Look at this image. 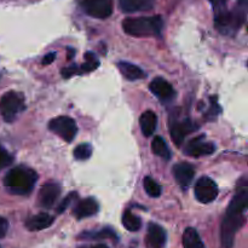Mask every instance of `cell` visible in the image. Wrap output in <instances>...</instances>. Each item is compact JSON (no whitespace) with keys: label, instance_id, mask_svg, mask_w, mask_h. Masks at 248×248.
Returning a JSON list of instances; mask_svg holds the SVG:
<instances>
[{"label":"cell","instance_id":"5b68a950","mask_svg":"<svg viewBox=\"0 0 248 248\" xmlns=\"http://www.w3.org/2000/svg\"><path fill=\"white\" fill-rule=\"evenodd\" d=\"M48 128L68 143L72 142L78 133L77 123L69 116H57L52 119L48 123Z\"/></svg>","mask_w":248,"mask_h":248},{"label":"cell","instance_id":"83f0119b","mask_svg":"<svg viewBox=\"0 0 248 248\" xmlns=\"http://www.w3.org/2000/svg\"><path fill=\"white\" fill-rule=\"evenodd\" d=\"M77 196H78V194H77V193H70L69 195H68L67 198H65L64 200L62 201V203H61V205L58 206V208H57V212H58V213H62L63 211H64L65 208L68 207V205H69V203L72 202V200H73V199H75V198H77Z\"/></svg>","mask_w":248,"mask_h":248},{"label":"cell","instance_id":"52a82bcc","mask_svg":"<svg viewBox=\"0 0 248 248\" xmlns=\"http://www.w3.org/2000/svg\"><path fill=\"white\" fill-rule=\"evenodd\" d=\"M82 9L94 18H107L113 12V0H82Z\"/></svg>","mask_w":248,"mask_h":248},{"label":"cell","instance_id":"4316f807","mask_svg":"<svg viewBox=\"0 0 248 248\" xmlns=\"http://www.w3.org/2000/svg\"><path fill=\"white\" fill-rule=\"evenodd\" d=\"M75 74H80L79 65H77V64L69 65V67L62 69V77L65 78V79H69V78H72L73 75H75Z\"/></svg>","mask_w":248,"mask_h":248},{"label":"cell","instance_id":"ba28073f","mask_svg":"<svg viewBox=\"0 0 248 248\" xmlns=\"http://www.w3.org/2000/svg\"><path fill=\"white\" fill-rule=\"evenodd\" d=\"M193 130V123L189 119H186V120L182 121L176 118L170 119V132H171L172 140H173V142L178 147L184 142L186 136Z\"/></svg>","mask_w":248,"mask_h":248},{"label":"cell","instance_id":"d4e9b609","mask_svg":"<svg viewBox=\"0 0 248 248\" xmlns=\"http://www.w3.org/2000/svg\"><path fill=\"white\" fill-rule=\"evenodd\" d=\"M73 154L77 160H87L92 155V147L87 143H84V144L78 145Z\"/></svg>","mask_w":248,"mask_h":248},{"label":"cell","instance_id":"e0dca14e","mask_svg":"<svg viewBox=\"0 0 248 248\" xmlns=\"http://www.w3.org/2000/svg\"><path fill=\"white\" fill-rule=\"evenodd\" d=\"M140 130H142L143 135L145 137H150L153 133L155 132L156 130V125H157V118L156 114L152 110H147L142 114L140 119Z\"/></svg>","mask_w":248,"mask_h":248},{"label":"cell","instance_id":"7a4b0ae2","mask_svg":"<svg viewBox=\"0 0 248 248\" xmlns=\"http://www.w3.org/2000/svg\"><path fill=\"white\" fill-rule=\"evenodd\" d=\"M38 174L34 170L26 166H17L7 172L4 178L5 188L15 195H27L35 186Z\"/></svg>","mask_w":248,"mask_h":248},{"label":"cell","instance_id":"7402d4cb","mask_svg":"<svg viewBox=\"0 0 248 248\" xmlns=\"http://www.w3.org/2000/svg\"><path fill=\"white\" fill-rule=\"evenodd\" d=\"M98 65H99V61L97 60L96 56H94L92 52H86V55H85L84 64L80 65L79 67L80 74H81V73L92 72V70L97 69V68H98Z\"/></svg>","mask_w":248,"mask_h":248},{"label":"cell","instance_id":"4fadbf2b","mask_svg":"<svg viewBox=\"0 0 248 248\" xmlns=\"http://www.w3.org/2000/svg\"><path fill=\"white\" fill-rule=\"evenodd\" d=\"M173 174L179 186L186 190L191 184V182H193L195 171H194V167L191 165L182 162V164H177L173 167Z\"/></svg>","mask_w":248,"mask_h":248},{"label":"cell","instance_id":"ffe728a7","mask_svg":"<svg viewBox=\"0 0 248 248\" xmlns=\"http://www.w3.org/2000/svg\"><path fill=\"white\" fill-rule=\"evenodd\" d=\"M152 148H153V152L157 155V156L162 157L165 160H170L171 159V150L170 148L167 147L166 142H165L164 138L161 137H155L153 140L152 143Z\"/></svg>","mask_w":248,"mask_h":248},{"label":"cell","instance_id":"7c38bea8","mask_svg":"<svg viewBox=\"0 0 248 248\" xmlns=\"http://www.w3.org/2000/svg\"><path fill=\"white\" fill-rule=\"evenodd\" d=\"M149 89L160 101H171L174 97V90L169 81L162 78H155L149 85Z\"/></svg>","mask_w":248,"mask_h":248},{"label":"cell","instance_id":"8992f818","mask_svg":"<svg viewBox=\"0 0 248 248\" xmlns=\"http://www.w3.org/2000/svg\"><path fill=\"white\" fill-rule=\"evenodd\" d=\"M218 196V186L213 179L201 177L195 184V198L202 203H210Z\"/></svg>","mask_w":248,"mask_h":248},{"label":"cell","instance_id":"2e32d148","mask_svg":"<svg viewBox=\"0 0 248 248\" xmlns=\"http://www.w3.org/2000/svg\"><path fill=\"white\" fill-rule=\"evenodd\" d=\"M98 212V203L94 199H84L80 201L74 208V216L78 219H82V218L91 217V216L96 215Z\"/></svg>","mask_w":248,"mask_h":248},{"label":"cell","instance_id":"8fae6325","mask_svg":"<svg viewBox=\"0 0 248 248\" xmlns=\"http://www.w3.org/2000/svg\"><path fill=\"white\" fill-rule=\"evenodd\" d=\"M165 244H166V232L164 228L155 223H150L145 235V246L147 248H162Z\"/></svg>","mask_w":248,"mask_h":248},{"label":"cell","instance_id":"ac0fdd59","mask_svg":"<svg viewBox=\"0 0 248 248\" xmlns=\"http://www.w3.org/2000/svg\"><path fill=\"white\" fill-rule=\"evenodd\" d=\"M118 68L120 70L121 74L126 78L127 80H131V81H135V80H140L145 78L144 70L140 69V67H137L136 64H132V63L128 62H119Z\"/></svg>","mask_w":248,"mask_h":248},{"label":"cell","instance_id":"5bb4252c","mask_svg":"<svg viewBox=\"0 0 248 248\" xmlns=\"http://www.w3.org/2000/svg\"><path fill=\"white\" fill-rule=\"evenodd\" d=\"M156 0H119V6L121 11L126 14H132L138 11H147L154 6Z\"/></svg>","mask_w":248,"mask_h":248},{"label":"cell","instance_id":"484cf974","mask_svg":"<svg viewBox=\"0 0 248 248\" xmlns=\"http://www.w3.org/2000/svg\"><path fill=\"white\" fill-rule=\"evenodd\" d=\"M12 162V156L0 145V171Z\"/></svg>","mask_w":248,"mask_h":248},{"label":"cell","instance_id":"277c9868","mask_svg":"<svg viewBox=\"0 0 248 248\" xmlns=\"http://www.w3.org/2000/svg\"><path fill=\"white\" fill-rule=\"evenodd\" d=\"M24 109V98L18 92H7L0 99V113L6 123H12Z\"/></svg>","mask_w":248,"mask_h":248},{"label":"cell","instance_id":"d6986e66","mask_svg":"<svg viewBox=\"0 0 248 248\" xmlns=\"http://www.w3.org/2000/svg\"><path fill=\"white\" fill-rule=\"evenodd\" d=\"M184 248H205L200 235L194 228H186L183 234Z\"/></svg>","mask_w":248,"mask_h":248},{"label":"cell","instance_id":"9c48e42d","mask_svg":"<svg viewBox=\"0 0 248 248\" xmlns=\"http://www.w3.org/2000/svg\"><path fill=\"white\" fill-rule=\"evenodd\" d=\"M203 138H205L203 136H200V137L191 140L190 143L184 149V153L193 157H200L205 156V155L213 154L216 150V145L213 143L205 142Z\"/></svg>","mask_w":248,"mask_h":248},{"label":"cell","instance_id":"f1b7e54d","mask_svg":"<svg viewBox=\"0 0 248 248\" xmlns=\"http://www.w3.org/2000/svg\"><path fill=\"white\" fill-rule=\"evenodd\" d=\"M210 2L215 7V12H219L227 9V0H210Z\"/></svg>","mask_w":248,"mask_h":248},{"label":"cell","instance_id":"f546056e","mask_svg":"<svg viewBox=\"0 0 248 248\" xmlns=\"http://www.w3.org/2000/svg\"><path fill=\"white\" fill-rule=\"evenodd\" d=\"M7 230H9V222L5 218L0 217V239L7 234Z\"/></svg>","mask_w":248,"mask_h":248},{"label":"cell","instance_id":"603a6c76","mask_svg":"<svg viewBox=\"0 0 248 248\" xmlns=\"http://www.w3.org/2000/svg\"><path fill=\"white\" fill-rule=\"evenodd\" d=\"M114 236H115V234H114L113 230L103 229V230H99V232H82V234L80 235V239L99 240V239H108V237H114Z\"/></svg>","mask_w":248,"mask_h":248},{"label":"cell","instance_id":"3957f363","mask_svg":"<svg viewBox=\"0 0 248 248\" xmlns=\"http://www.w3.org/2000/svg\"><path fill=\"white\" fill-rule=\"evenodd\" d=\"M164 21L161 16L126 18L123 22L125 33L132 36H159L162 31Z\"/></svg>","mask_w":248,"mask_h":248},{"label":"cell","instance_id":"1f68e13d","mask_svg":"<svg viewBox=\"0 0 248 248\" xmlns=\"http://www.w3.org/2000/svg\"><path fill=\"white\" fill-rule=\"evenodd\" d=\"M86 248H108V247H107L106 245H94V246H90Z\"/></svg>","mask_w":248,"mask_h":248},{"label":"cell","instance_id":"44dd1931","mask_svg":"<svg viewBox=\"0 0 248 248\" xmlns=\"http://www.w3.org/2000/svg\"><path fill=\"white\" fill-rule=\"evenodd\" d=\"M123 224L128 232H138L142 227V220L140 217H137L136 215H133L130 211H126L123 216Z\"/></svg>","mask_w":248,"mask_h":248},{"label":"cell","instance_id":"9a60e30c","mask_svg":"<svg viewBox=\"0 0 248 248\" xmlns=\"http://www.w3.org/2000/svg\"><path fill=\"white\" fill-rule=\"evenodd\" d=\"M53 222H55V218L52 216L43 212L29 218L26 222V227L31 232H40V230L47 229L48 227H51Z\"/></svg>","mask_w":248,"mask_h":248},{"label":"cell","instance_id":"30bf717a","mask_svg":"<svg viewBox=\"0 0 248 248\" xmlns=\"http://www.w3.org/2000/svg\"><path fill=\"white\" fill-rule=\"evenodd\" d=\"M61 194V186L55 182H50L41 186L39 191V203L44 208H51Z\"/></svg>","mask_w":248,"mask_h":248},{"label":"cell","instance_id":"4dcf8cb0","mask_svg":"<svg viewBox=\"0 0 248 248\" xmlns=\"http://www.w3.org/2000/svg\"><path fill=\"white\" fill-rule=\"evenodd\" d=\"M55 58H56V53H55V52L48 53V55H46L45 57L43 58V64H44V65L50 64V63H52L53 61H55Z\"/></svg>","mask_w":248,"mask_h":248},{"label":"cell","instance_id":"6da1fadb","mask_svg":"<svg viewBox=\"0 0 248 248\" xmlns=\"http://www.w3.org/2000/svg\"><path fill=\"white\" fill-rule=\"evenodd\" d=\"M248 206V186L246 179H242L237 186L236 193L228 207L220 229V239L224 248H232L234 245L235 235L246 222Z\"/></svg>","mask_w":248,"mask_h":248},{"label":"cell","instance_id":"cb8c5ba5","mask_svg":"<svg viewBox=\"0 0 248 248\" xmlns=\"http://www.w3.org/2000/svg\"><path fill=\"white\" fill-rule=\"evenodd\" d=\"M144 189L150 198H159L161 195V186L152 178V177H145L144 178Z\"/></svg>","mask_w":248,"mask_h":248}]
</instances>
